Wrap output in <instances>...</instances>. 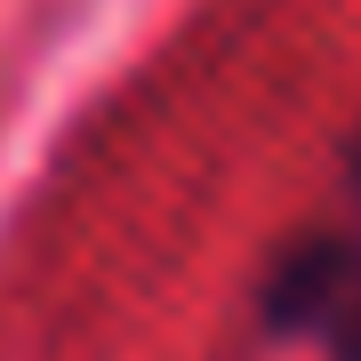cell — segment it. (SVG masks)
<instances>
[{
	"mask_svg": "<svg viewBox=\"0 0 361 361\" xmlns=\"http://www.w3.org/2000/svg\"><path fill=\"white\" fill-rule=\"evenodd\" d=\"M249 305L265 337L313 345L322 361H361V137L337 169V201L265 257Z\"/></svg>",
	"mask_w": 361,
	"mask_h": 361,
	"instance_id": "obj_1",
	"label": "cell"
}]
</instances>
